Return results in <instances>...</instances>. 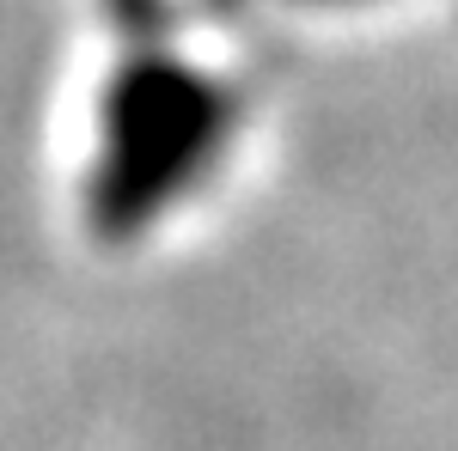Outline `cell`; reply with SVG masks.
I'll use <instances>...</instances> for the list:
<instances>
[{"mask_svg": "<svg viewBox=\"0 0 458 451\" xmlns=\"http://www.w3.org/2000/svg\"><path fill=\"white\" fill-rule=\"evenodd\" d=\"M226 104L183 68H141L105 110V159L92 171V213L105 232L147 226L208 165Z\"/></svg>", "mask_w": 458, "mask_h": 451, "instance_id": "obj_1", "label": "cell"}]
</instances>
